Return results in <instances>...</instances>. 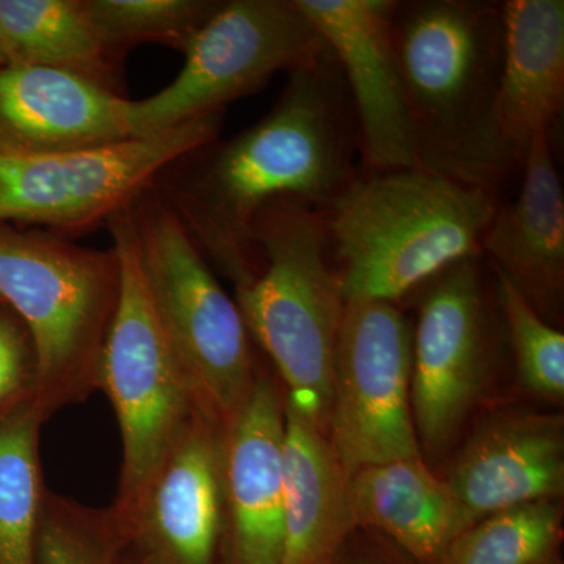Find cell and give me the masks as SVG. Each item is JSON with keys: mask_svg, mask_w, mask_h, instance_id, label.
Segmentation results:
<instances>
[{"mask_svg": "<svg viewBox=\"0 0 564 564\" xmlns=\"http://www.w3.org/2000/svg\"><path fill=\"white\" fill-rule=\"evenodd\" d=\"M131 99L47 66L0 65V143L18 150H98L132 140Z\"/></svg>", "mask_w": 564, "mask_h": 564, "instance_id": "2e32d148", "label": "cell"}, {"mask_svg": "<svg viewBox=\"0 0 564 564\" xmlns=\"http://www.w3.org/2000/svg\"><path fill=\"white\" fill-rule=\"evenodd\" d=\"M107 229L120 258L121 293L99 362V389L120 425L122 466L111 508L124 516L199 410L148 292L124 209Z\"/></svg>", "mask_w": 564, "mask_h": 564, "instance_id": "52a82bcc", "label": "cell"}, {"mask_svg": "<svg viewBox=\"0 0 564 564\" xmlns=\"http://www.w3.org/2000/svg\"><path fill=\"white\" fill-rule=\"evenodd\" d=\"M113 508H95L47 491L36 536V564H120L128 545Z\"/></svg>", "mask_w": 564, "mask_h": 564, "instance_id": "d4e9b609", "label": "cell"}, {"mask_svg": "<svg viewBox=\"0 0 564 564\" xmlns=\"http://www.w3.org/2000/svg\"><path fill=\"white\" fill-rule=\"evenodd\" d=\"M350 502L358 529L383 534L425 564L440 563L463 532L451 489L422 455L352 470Z\"/></svg>", "mask_w": 564, "mask_h": 564, "instance_id": "ffe728a7", "label": "cell"}, {"mask_svg": "<svg viewBox=\"0 0 564 564\" xmlns=\"http://www.w3.org/2000/svg\"><path fill=\"white\" fill-rule=\"evenodd\" d=\"M355 529L350 473L326 434L285 404L281 564H329Z\"/></svg>", "mask_w": 564, "mask_h": 564, "instance_id": "d6986e66", "label": "cell"}, {"mask_svg": "<svg viewBox=\"0 0 564 564\" xmlns=\"http://www.w3.org/2000/svg\"><path fill=\"white\" fill-rule=\"evenodd\" d=\"M543 564H558V562H554V563H543Z\"/></svg>", "mask_w": 564, "mask_h": 564, "instance_id": "4dcf8cb0", "label": "cell"}, {"mask_svg": "<svg viewBox=\"0 0 564 564\" xmlns=\"http://www.w3.org/2000/svg\"><path fill=\"white\" fill-rule=\"evenodd\" d=\"M562 508L541 500L481 519L448 544L437 564H543L558 562Z\"/></svg>", "mask_w": 564, "mask_h": 564, "instance_id": "603a6c76", "label": "cell"}, {"mask_svg": "<svg viewBox=\"0 0 564 564\" xmlns=\"http://www.w3.org/2000/svg\"><path fill=\"white\" fill-rule=\"evenodd\" d=\"M299 6L343 69L364 166H417L393 50V0H299Z\"/></svg>", "mask_w": 564, "mask_h": 564, "instance_id": "7c38bea8", "label": "cell"}, {"mask_svg": "<svg viewBox=\"0 0 564 564\" xmlns=\"http://www.w3.org/2000/svg\"><path fill=\"white\" fill-rule=\"evenodd\" d=\"M391 22L419 169L500 199L521 170L496 122L502 3L393 2Z\"/></svg>", "mask_w": 564, "mask_h": 564, "instance_id": "7a4b0ae2", "label": "cell"}, {"mask_svg": "<svg viewBox=\"0 0 564 564\" xmlns=\"http://www.w3.org/2000/svg\"><path fill=\"white\" fill-rule=\"evenodd\" d=\"M463 532L522 505L558 500L564 491L562 415L507 410L478 423L445 478Z\"/></svg>", "mask_w": 564, "mask_h": 564, "instance_id": "9a60e30c", "label": "cell"}, {"mask_svg": "<svg viewBox=\"0 0 564 564\" xmlns=\"http://www.w3.org/2000/svg\"><path fill=\"white\" fill-rule=\"evenodd\" d=\"M413 326L392 303H347L333 366L328 437L348 473L422 455L411 406Z\"/></svg>", "mask_w": 564, "mask_h": 564, "instance_id": "8fae6325", "label": "cell"}, {"mask_svg": "<svg viewBox=\"0 0 564 564\" xmlns=\"http://www.w3.org/2000/svg\"><path fill=\"white\" fill-rule=\"evenodd\" d=\"M325 46L299 0H220L196 32L176 79L131 104L133 139L172 131L225 110L262 90L274 74L291 73Z\"/></svg>", "mask_w": 564, "mask_h": 564, "instance_id": "9c48e42d", "label": "cell"}, {"mask_svg": "<svg viewBox=\"0 0 564 564\" xmlns=\"http://www.w3.org/2000/svg\"><path fill=\"white\" fill-rule=\"evenodd\" d=\"M121 293L109 250L0 225V300L31 334L35 399L46 419L99 389V362Z\"/></svg>", "mask_w": 564, "mask_h": 564, "instance_id": "5b68a950", "label": "cell"}, {"mask_svg": "<svg viewBox=\"0 0 564 564\" xmlns=\"http://www.w3.org/2000/svg\"><path fill=\"white\" fill-rule=\"evenodd\" d=\"M492 272L519 380L534 395L547 402H563V333L545 322L507 278L494 269Z\"/></svg>", "mask_w": 564, "mask_h": 564, "instance_id": "484cf974", "label": "cell"}, {"mask_svg": "<svg viewBox=\"0 0 564 564\" xmlns=\"http://www.w3.org/2000/svg\"><path fill=\"white\" fill-rule=\"evenodd\" d=\"M489 274L484 256H470L426 282L419 304L411 406L419 445L430 454L462 432L502 348L507 328Z\"/></svg>", "mask_w": 564, "mask_h": 564, "instance_id": "30bf717a", "label": "cell"}, {"mask_svg": "<svg viewBox=\"0 0 564 564\" xmlns=\"http://www.w3.org/2000/svg\"><path fill=\"white\" fill-rule=\"evenodd\" d=\"M500 203L419 166L356 172L322 214L345 303L395 304L480 254Z\"/></svg>", "mask_w": 564, "mask_h": 564, "instance_id": "3957f363", "label": "cell"}, {"mask_svg": "<svg viewBox=\"0 0 564 564\" xmlns=\"http://www.w3.org/2000/svg\"><path fill=\"white\" fill-rule=\"evenodd\" d=\"M9 63V57H7L6 44H3L2 29H0V65H6Z\"/></svg>", "mask_w": 564, "mask_h": 564, "instance_id": "f546056e", "label": "cell"}, {"mask_svg": "<svg viewBox=\"0 0 564 564\" xmlns=\"http://www.w3.org/2000/svg\"><path fill=\"white\" fill-rule=\"evenodd\" d=\"M284 389L258 380L223 433L225 564H281L284 544Z\"/></svg>", "mask_w": 564, "mask_h": 564, "instance_id": "5bb4252c", "label": "cell"}, {"mask_svg": "<svg viewBox=\"0 0 564 564\" xmlns=\"http://www.w3.org/2000/svg\"><path fill=\"white\" fill-rule=\"evenodd\" d=\"M329 564H425L404 552L383 534L355 529Z\"/></svg>", "mask_w": 564, "mask_h": 564, "instance_id": "83f0119b", "label": "cell"}, {"mask_svg": "<svg viewBox=\"0 0 564 564\" xmlns=\"http://www.w3.org/2000/svg\"><path fill=\"white\" fill-rule=\"evenodd\" d=\"M36 355L31 334L7 304L0 303V411L35 393Z\"/></svg>", "mask_w": 564, "mask_h": 564, "instance_id": "4316f807", "label": "cell"}, {"mask_svg": "<svg viewBox=\"0 0 564 564\" xmlns=\"http://www.w3.org/2000/svg\"><path fill=\"white\" fill-rule=\"evenodd\" d=\"M120 564H159L154 558H151L150 555L144 554L143 551H140L135 545L128 543L126 545L124 551H122V555L120 558Z\"/></svg>", "mask_w": 564, "mask_h": 564, "instance_id": "f1b7e54d", "label": "cell"}, {"mask_svg": "<svg viewBox=\"0 0 564 564\" xmlns=\"http://www.w3.org/2000/svg\"><path fill=\"white\" fill-rule=\"evenodd\" d=\"M85 10L115 50L140 44L184 52L220 0H84Z\"/></svg>", "mask_w": 564, "mask_h": 564, "instance_id": "cb8c5ba5", "label": "cell"}, {"mask_svg": "<svg viewBox=\"0 0 564 564\" xmlns=\"http://www.w3.org/2000/svg\"><path fill=\"white\" fill-rule=\"evenodd\" d=\"M223 433L196 414L135 505L117 514L129 543L159 564L217 562L225 532Z\"/></svg>", "mask_w": 564, "mask_h": 564, "instance_id": "4fadbf2b", "label": "cell"}, {"mask_svg": "<svg viewBox=\"0 0 564 564\" xmlns=\"http://www.w3.org/2000/svg\"><path fill=\"white\" fill-rule=\"evenodd\" d=\"M9 63L66 70L124 95L122 62L85 10L84 0H0Z\"/></svg>", "mask_w": 564, "mask_h": 564, "instance_id": "44dd1931", "label": "cell"}, {"mask_svg": "<svg viewBox=\"0 0 564 564\" xmlns=\"http://www.w3.org/2000/svg\"><path fill=\"white\" fill-rule=\"evenodd\" d=\"M0 303H2V300H0ZM3 304H6V303H3Z\"/></svg>", "mask_w": 564, "mask_h": 564, "instance_id": "1f68e13d", "label": "cell"}, {"mask_svg": "<svg viewBox=\"0 0 564 564\" xmlns=\"http://www.w3.org/2000/svg\"><path fill=\"white\" fill-rule=\"evenodd\" d=\"M355 113L329 47L289 73L272 110L166 166L154 188L209 265L239 289L261 272L252 226L267 207L325 212L358 170Z\"/></svg>", "mask_w": 564, "mask_h": 564, "instance_id": "6da1fadb", "label": "cell"}, {"mask_svg": "<svg viewBox=\"0 0 564 564\" xmlns=\"http://www.w3.org/2000/svg\"><path fill=\"white\" fill-rule=\"evenodd\" d=\"M522 173L521 191L497 207L480 254L554 325L564 296V193L549 133L533 140Z\"/></svg>", "mask_w": 564, "mask_h": 564, "instance_id": "e0dca14e", "label": "cell"}, {"mask_svg": "<svg viewBox=\"0 0 564 564\" xmlns=\"http://www.w3.org/2000/svg\"><path fill=\"white\" fill-rule=\"evenodd\" d=\"M503 57L496 99L500 139L521 166L564 104L563 0L502 2Z\"/></svg>", "mask_w": 564, "mask_h": 564, "instance_id": "ac0fdd59", "label": "cell"}, {"mask_svg": "<svg viewBox=\"0 0 564 564\" xmlns=\"http://www.w3.org/2000/svg\"><path fill=\"white\" fill-rule=\"evenodd\" d=\"M124 214L148 292L196 406L225 430L261 370L242 313L154 185Z\"/></svg>", "mask_w": 564, "mask_h": 564, "instance_id": "8992f818", "label": "cell"}, {"mask_svg": "<svg viewBox=\"0 0 564 564\" xmlns=\"http://www.w3.org/2000/svg\"><path fill=\"white\" fill-rule=\"evenodd\" d=\"M225 110L158 135L69 152L18 150L0 143V225L41 226L85 236L107 226L163 170L217 140Z\"/></svg>", "mask_w": 564, "mask_h": 564, "instance_id": "ba28073f", "label": "cell"}, {"mask_svg": "<svg viewBox=\"0 0 564 564\" xmlns=\"http://www.w3.org/2000/svg\"><path fill=\"white\" fill-rule=\"evenodd\" d=\"M46 415L35 393L0 411V564H36L46 486L40 459Z\"/></svg>", "mask_w": 564, "mask_h": 564, "instance_id": "7402d4cb", "label": "cell"}, {"mask_svg": "<svg viewBox=\"0 0 564 564\" xmlns=\"http://www.w3.org/2000/svg\"><path fill=\"white\" fill-rule=\"evenodd\" d=\"M258 276L236 289L245 325L276 369L285 404L328 432L333 366L347 303L321 212L295 203L267 207L252 226Z\"/></svg>", "mask_w": 564, "mask_h": 564, "instance_id": "277c9868", "label": "cell"}]
</instances>
